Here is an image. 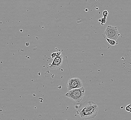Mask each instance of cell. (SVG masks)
Instances as JSON below:
<instances>
[{
    "label": "cell",
    "mask_w": 131,
    "mask_h": 120,
    "mask_svg": "<svg viewBox=\"0 0 131 120\" xmlns=\"http://www.w3.org/2000/svg\"><path fill=\"white\" fill-rule=\"evenodd\" d=\"M99 21L101 22V25H103L106 21V18L103 17H101L100 20H99Z\"/></svg>",
    "instance_id": "cell-8"
},
{
    "label": "cell",
    "mask_w": 131,
    "mask_h": 120,
    "mask_svg": "<svg viewBox=\"0 0 131 120\" xmlns=\"http://www.w3.org/2000/svg\"><path fill=\"white\" fill-rule=\"evenodd\" d=\"M98 111V106L96 103L89 101L81 104L79 107L78 113L82 119L86 120L95 117Z\"/></svg>",
    "instance_id": "cell-1"
},
{
    "label": "cell",
    "mask_w": 131,
    "mask_h": 120,
    "mask_svg": "<svg viewBox=\"0 0 131 120\" xmlns=\"http://www.w3.org/2000/svg\"><path fill=\"white\" fill-rule=\"evenodd\" d=\"M108 14V12L107 10H105L102 12V15L103 17L107 18Z\"/></svg>",
    "instance_id": "cell-10"
},
{
    "label": "cell",
    "mask_w": 131,
    "mask_h": 120,
    "mask_svg": "<svg viewBox=\"0 0 131 120\" xmlns=\"http://www.w3.org/2000/svg\"><path fill=\"white\" fill-rule=\"evenodd\" d=\"M126 110L127 112L131 113V103L126 106Z\"/></svg>",
    "instance_id": "cell-9"
},
{
    "label": "cell",
    "mask_w": 131,
    "mask_h": 120,
    "mask_svg": "<svg viewBox=\"0 0 131 120\" xmlns=\"http://www.w3.org/2000/svg\"><path fill=\"white\" fill-rule=\"evenodd\" d=\"M63 56L62 54L54 58L53 60L52 63L49 64V68L51 69L56 70L58 69L61 68L63 63Z\"/></svg>",
    "instance_id": "cell-5"
},
{
    "label": "cell",
    "mask_w": 131,
    "mask_h": 120,
    "mask_svg": "<svg viewBox=\"0 0 131 120\" xmlns=\"http://www.w3.org/2000/svg\"><path fill=\"white\" fill-rule=\"evenodd\" d=\"M129 51H130V53H131V49H130V50H129Z\"/></svg>",
    "instance_id": "cell-11"
},
{
    "label": "cell",
    "mask_w": 131,
    "mask_h": 120,
    "mask_svg": "<svg viewBox=\"0 0 131 120\" xmlns=\"http://www.w3.org/2000/svg\"><path fill=\"white\" fill-rule=\"evenodd\" d=\"M106 40L107 42V43L111 46H115L118 44V42L115 41V40H113V39H110L107 38H106Z\"/></svg>",
    "instance_id": "cell-6"
},
{
    "label": "cell",
    "mask_w": 131,
    "mask_h": 120,
    "mask_svg": "<svg viewBox=\"0 0 131 120\" xmlns=\"http://www.w3.org/2000/svg\"><path fill=\"white\" fill-rule=\"evenodd\" d=\"M83 87V83L80 79L78 78H71L67 83V88L68 91L74 89H78Z\"/></svg>",
    "instance_id": "cell-4"
},
{
    "label": "cell",
    "mask_w": 131,
    "mask_h": 120,
    "mask_svg": "<svg viewBox=\"0 0 131 120\" xmlns=\"http://www.w3.org/2000/svg\"><path fill=\"white\" fill-rule=\"evenodd\" d=\"M61 55V53L60 51L53 52L51 54V57L53 58V59H54V58L59 56H60Z\"/></svg>",
    "instance_id": "cell-7"
},
{
    "label": "cell",
    "mask_w": 131,
    "mask_h": 120,
    "mask_svg": "<svg viewBox=\"0 0 131 120\" xmlns=\"http://www.w3.org/2000/svg\"><path fill=\"white\" fill-rule=\"evenodd\" d=\"M85 92V88L82 87L78 89H74L69 91L65 96L75 102H80L83 99Z\"/></svg>",
    "instance_id": "cell-2"
},
{
    "label": "cell",
    "mask_w": 131,
    "mask_h": 120,
    "mask_svg": "<svg viewBox=\"0 0 131 120\" xmlns=\"http://www.w3.org/2000/svg\"><path fill=\"white\" fill-rule=\"evenodd\" d=\"M103 35H105L107 38L116 41L120 36V34L116 27L108 25L106 28Z\"/></svg>",
    "instance_id": "cell-3"
}]
</instances>
